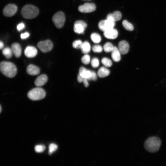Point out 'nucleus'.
<instances>
[{"label": "nucleus", "instance_id": "nucleus-1", "mask_svg": "<svg viewBox=\"0 0 166 166\" xmlns=\"http://www.w3.org/2000/svg\"><path fill=\"white\" fill-rule=\"evenodd\" d=\"M0 69L3 74L10 78L14 77L17 73V69L16 65L9 62H2L0 64Z\"/></svg>", "mask_w": 166, "mask_h": 166}, {"label": "nucleus", "instance_id": "nucleus-2", "mask_svg": "<svg viewBox=\"0 0 166 166\" xmlns=\"http://www.w3.org/2000/svg\"><path fill=\"white\" fill-rule=\"evenodd\" d=\"M161 143V141L159 138L156 137H152L145 141L144 147L148 152L155 153L159 150Z\"/></svg>", "mask_w": 166, "mask_h": 166}, {"label": "nucleus", "instance_id": "nucleus-3", "mask_svg": "<svg viewBox=\"0 0 166 166\" xmlns=\"http://www.w3.org/2000/svg\"><path fill=\"white\" fill-rule=\"evenodd\" d=\"M21 13L23 17L28 19L36 17L39 14V10L36 7L31 5L25 6L22 9Z\"/></svg>", "mask_w": 166, "mask_h": 166}, {"label": "nucleus", "instance_id": "nucleus-4", "mask_svg": "<svg viewBox=\"0 0 166 166\" xmlns=\"http://www.w3.org/2000/svg\"><path fill=\"white\" fill-rule=\"evenodd\" d=\"M46 93L45 90L41 88H37L31 90L28 94V97L33 101H37L45 98Z\"/></svg>", "mask_w": 166, "mask_h": 166}, {"label": "nucleus", "instance_id": "nucleus-5", "mask_svg": "<svg viewBox=\"0 0 166 166\" xmlns=\"http://www.w3.org/2000/svg\"><path fill=\"white\" fill-rule=\"evenodd\" d=\"M52 21L56 28H62L65 21V17L64 13L62 12L57 13L53 16Z\"/></svg>", "mask_w": 166, "mask_h": 166}, {"label": "nucleus", "instance_id": "nucleus-6", "mask_svg": "<svg viewBox=\"0 0 166 166\" xmlns=\"http://www.w3.org/2000/svg\"><path fill=\"white\" fill-rule=\"evenodd\" d=\"M115 22L114 21L107 19L100 21L99 23L98 27L101 31L104 32L114 28L115 25Z\"/></svg>", "mask_w": 166, "mask_h": 166}, {"label": "nucleus", "instance_id": "nucleus-7", "mask_svg": "<svg viewBox=\"0 0 166 166\" xmlns=\"http://www.w3.org/2000/svg\"><path fill=\"white\" fill-rule=\"evenodd\" d=\"M53 46L52 42L49 40L40 41L37 44L39 48L43 53L51 51L53 49Z\"/></svg>", "mask_w": 166, "mask_h": 166}, {"label": "nucleus", "instance_id": "nucleus-8", "mask_svg": "<svg viewBox=\"0 0 166 166\" xmlns=\"http://www.w3.org/2000/svg\"><path fill=\"white\" fill-rule=\"evenodd\" d=\"M87 27V24L84 21H76L74 23V30L76 33L78 34H84Z\"/></svg>", "mask_w": 166, "mask_h": 166}, {"label": "nucleus", "instance_id": "nucleus-9", "mask_svg": "<svg viewBox=\"0 0 166 166\" xmlns=\"http://www.w3.org/2000/svg\"><path fill=\"white\" fill-rule=\"evenodd\" d=\"M96 9V5L93 3H86L80 6L78 8L80 12L84 13H92L95 11Z\"/></svg>", "mask_w": 166, "mask_h": 166}, {"label": "nucleus", "instance_id": "nucleus-10", "mask_svg": "<svg viewBox=\"0 0 166 166\" xmlns=\"http://www.w3.org/2000/svg\"><path fill=\"white\" fill-rule=\"evenodd\" d=\"M17 10V6L15 5L10 4L6 6L3 11L5 16L8 17H11L15 14Z\"/></svg>", "mask_w": 166, "mask_h": 166}, {"label": "nucleus", "instance_id": "nucleus-11", "mask_svg": "<svg viewBox=\"0 0 166 166\" xmlns=\"http://www.w3.org/2000/svg\"><path fill=\"white\" fill-rule=\"evenodd\" d=\"M37 50L36 47L33 46H28L25 50V56L28 58L35 57L37 55Z\"/></svg>", "mask_w": 166, "mask_h": 166}, {"label": "nucleus", "instance_id": "nucleus-12", "mask_svg": "<svg viewBox=\"0 0 166 166\" xmlns=\"http://www.w3.org/2000/svg\"><path fill=\"white\" fill-rule=\"evenodd\" d=\"M104 35L108 39L113 40L118 37V32L116 29L113 28L104 32Z\"/></svg>", "mask_w": 166, "mask_h": 166}, {"label": "nucleus", "instance_id": "nucleus-13", "mask_svg": "<svg viewBox=\"0 0 166 166\" xmlns=\"http://www.w3.org/2000/svg\"><path fill=\"white\" fill-rule=\"evenodd\" d=\"M118 49L121 54L125 55L129 51V44L125 41H121L119 44Z\"/></svg>", "mask_w": 166, "mask_h": 166}, {"label": "nucleus", "instance_id": "nucleus-14", "mask_svg": "<svg viewBox=\"0 0 166 166\" xmlns=\"http://www.w3.org/2000/svg\"><path fill=\"white\" fill-rule=\"evenodd\" d=\"M48 78L47 76L45 74H42L36 79L35 81V85L37 87H40L44 85L47 82Z\"/></svg>", "mask_w": 166, "mask_h": 166}, {"label": "nucleus", "instance_id": "nucleus-15", "mask_svg": "<svg viewBox=\"0 0 166 166\" xmlns=\"http://www.w3.org/2000/svg\"><path fill=\"white\" fill-rule=\"evenodd\" d=\"M11 49L14 55L17 58L20 57L22 53V48L20 44L18 43H14L12 44Z\"/></svg>", "mask_w": 166, "mask_h": 166}, {"label": "nucleus", "instance_id": "nucleus-16", "mask_svg": "<svg viewBox=\"0 0 166 166\" xmlns=\"http://www.w3.org/2000/svg\"><path fill=\"white\" fill-rule=\"evenodd\" d=\"M27 71L28 73L30 75H36L40 73V70L38 66L33 64H30L28 66Z\"/></svg>", "mask_w": 166, "mask_h": 166}, {"label": "nucleus", "instance_id": "nucleus-17", "mask_svg": "<svg viewBox=\"0 0 166 166\" xmlns=\"http://www.w3.org/2000/svg\"><path fill=\"white\" fill-rule=\"evenodd\" d=\"M111 53L112 58L114 61L115 62H118L121 60V54L117 47H114Z\"/></svg>", "mask_w": 166, "mask_h": 166}, {"label": "nucleus", "instance_id": "nucleus-18", "mask_svg": "<svg viewBox=\"0 0 166 166\" xmlns=\"http://www.w3.org/2000/svg\"><path fill=\"white\" fill-rule=\"evenodd\" d=\"M79 74L83 77L88 80L92 75V71L87 70L84 67H81L79 69Z\"/></svg>", "mask_w": 166, "mask_h": 166}, {"label": "nucleus", "instance_id": "nucleus-19", "mask_svg": "<svg viewBox=\"0 0 166 166\" xmlns=\"http://www.w3.org/2000/svg\"><path fill=\"white\" fill-rule=\"evenodd\" d=\"M110 74V70L104 67H101L98 72V76L101 78H103L108 76Z\"/></svg>", "mask_w": 166, "mask_h": 166}, {"label": "nucleus", "instance_id": "nucleus-20", "mask_svg": "<svg viewBox=\"0 0 166 166\" xmlns=\"http://www.w3.org/2000/svg\"><path fill=\"white\" fill-rule=\"evenodd\" d=\"M81 49L82 53L85 54L89 53L91 50V47L89 43L87 41L82 43Z\"/></svg>", "mask_w": 166, "mask_h": 166}, {"label": "nucleus", "instance_id": "nucleus-21", "mask_svg": "<svg viewBox=\"0 0 166 166\" xmlns=\"http://www.w3.org/2000/svg\"><path fill=\"white\" fill-rule=\"evenodd\" d=\"M2 54L7 58L9 59L12 57L13 53L11 48L6 47L3 49Z\"/></svg>", "mask_w": 166, "mask_h": 166}, {"label": "nucleus", "instance_id": "nucleus-22", "mask_svg": "<svg viewBox=\"0 0 166 166\" xmlns=\"http://www.w3.org/2000/svg\"><path fill=\"white\" fill-rule=\"evenodd\" d=\"M123 25L124 28L126 30L132 31L134 30L133 25L126 20H124L123 21Z\"/></svg>", "mask_w": 166, "mask_h": 166}, {"label": "nucleus", "instance_id": "nucleus-23", "mask_svg": "<svg viewBox=\"0 0 166 166\" xmlns=\"http://www.w3.org/2000/svg\"><path fill=\"white\" fill-rule=\"evenodd\" d=\"M91 39L95 43H98L101 42V38L100 36L97 33H93L91 35Z\"/></svg>", "mask_w": 166, "mask_h": 166}, {"label": "nucleus", "instance_id": "nucleus-24", "mask_svg": "<svg viewBox=\"0 0 166 166\" xmlns=\"http://www.w3.org/2000/svg\"><path fill=\"white\" fill-rule=\"evenodd\" d=\"M114 47L111 43L108 42L104 44V49L106 52H111L114 49Z\"/></svg>", "mask_w": 166, "mask_h": 166}, {"label": "nucleus", "instance_id": "nucleus-25", "mask_svg": "<svg viewBox=\"0 0 166 166\" xmlns=\"http://www.w3.org/2000/svg\"><path fill=\"white\" fill-rule=\"evenodd\" d=\"M102 62L105 67H110L112 65L111 61L107 58H103L102 60Z\"/></svg>", "mask_w": 166, "mask_h": 166}, {"label": "nucleus", "instance_id": "nucleus-26", "mask_svg": "<svg viewBox=\"0 0 166 166\" xmlns=\"http://www.w3.org/2000/svg\"><path fill=\"white\" fill-rule=\"evenodd\" d=\"M115 21H117L120 20L122 17L121 13L119 11H115L112 14Z\"/></svg>", "mask_w": 166, "mask_h": 166}, {"label": "nucleus", "instance_id": "nucleus-27", "mask_svg": "<svg viewBox=\"0 0 166 166\" xmlns=\"http://www.w3.org/2000/svg\"><path fill=\"white\" fill-rule=\"evenodd\" d=\"M82 62L85 64L88 65L90 62V57L89 55L85 54L83 56L81 59Z\"/></svg>", "mask_w": 166, "mask_h": 166}, {"label": "nucleus", "instance_id": "nucleus-28", "mask_svg": "<svg viewBox=\"0 0 166 166\" xmlns=\"http://www.w3.org/2000/svg\"><path fill=\"white\" fill-rule=\"evenodd\" d=\"M58 148V146L56 145L55 144H51L49 147L48 153L49 155H51Z\"/></svg>", "mask_w": 166, "mask_h": 166}, {"label": "nucleus", "instance_id": "nucleus-29", "mask_svg": "<svg viewBox=\"0 0 166 166\" xmlns=\"http://www.w3.org/2000/svg\"><path fill=\"white\" fill-rule=\"evenodd\" d=\"M46 147L43 145H37L35 147V150L37 153H41L44 152L46 149Z\"/></svg>", "mask_w": 166, "mask_h": 166}, {"label": "nucleus", "instance_id": "nucleus-30", "mask_svg": "<svg viewBox=\"0 0 166 166\" xmlns=\"http://www.w3.org/2000/svg\"><path fill=\"white\" fill-rule=\"evenodd\" d=\"M82 43L81 40H78L75 41L72 44L73 47L75 49H81Z\"/></svg>", "mask_w": 166, "mask_h": 166}, {"label": "nucleus", "instance_id": "nucleus-31", "mask_svg": "<svg viewBox=\"0 0 166 166\" xmlns=\"http://www.w3.org/2000/svg\"><path fill=\"white\" fill-rule=\"evenodd\" d=\"M91 64L93 67L97 68L99 66L100 64L99 60L97 58H94L92 60Z\"/></svg>", "mask_w": 166, "mask_h": 166}, {"label": "nucleus", "instance_id": "nucleus-32", "mask_svg": "<svg viewBox=\"0 0 166 166\" xmlns=\"http://www.w3.org/2000/svg\"><path fill=\"white\" fill-rule=\"evenodd\" d=\"M92 50L95 53H100L103 51V48L100 45H95L93 46Z\"/></svg>", "mask_w": 166, "mask_h": 166}, {"label": "nucleus", "instance_id": "nucleus-33", "mask_svg": "<svg viewBox=\"0 0 166 166\" xmlns=\"http://www.w3.org/2000/svg\"><path fill=\"white\" fill-rule=\"evenodd\" d=\"M97 79L96 74L93 71H92V75L88 79L89 80L96 81Z\"/></svg>", "mask_w": 166, "mask_h": 166}, {"label": "nucleus", "instance_id": "nucleus-34", "mask_svg": "<svg viewBox=\"0 0 166 166\" xmlns=\"http://www.w3.org/2000/svg\"><path fill=\"white\" fill-rule=\"evenodd\" d=\"M25 27V25L23 23H22L18 25L17 28L18 31H20L24 29Z\"/></svg>", "mask_w": 166, "mask_h": 166}, {"label": "nucleus", "instance_id": "nucleus-35", "mask_svg": "<svg viewBox=\"0 0 166 166\" xmlns=\"http://www.w3.org/2000/svg\"><path fill=\"white\" fill-rule=\"evenodd\" d=\"M29 34L28 32H26L24 33H22L21 35V37L22 39H25L28 38L29 36Z\"/></svg>", "mask_w": 166, "mask_h": 166}, {"label": "nucleus", "instance_id": "nucleus-36", "mask_svg": "<svg viewBox=\"0 0 166 166\" xmlns=\"http://www.w3.org/2000/svg\"><path fill=\"white\" fill-rule=\"evenodd\" d=\"M88 80L87 78H84V81H83L84 86L85 87H87L89 86V84L88 82Z\"/></svg>", "mask_w": 166, "mask_h": 166}, {"label": "nucleus", "instance_id": "nucleus-37", "mask_svg": "<svg viewBox=\"0 0 166 166\" xmlns=\"http://www.w3.org/2000/svg\"><path fill=\"white\" fill-rule=\"evenodd\" d=\"M84 77H81V75L79 74L77 76V80L78 81L79 83H81L83 82V81H84Z\"/></svg>", "mask_w": 166, "mask_h": 166}, {"label": "nucleus", "instance_id": "nucleus-38", "mask_svg": "<svg viewBox=\"0 0 166 166\" xmlns=\"http://www.w3.org/2000/svg\"><path fill=\"white\" fill-rule=\"evenodd\" d=\"M4 46L3 43L2 41H1V42H0V49H3L4 47Z\"/></svg>", "mask_w": 166, "mask_h": 166}, {"label": "nucleus", "instance_id": "nucleus-39", "mask_svg": "<svg viewBox=\"0 0 166 166\" xmlns=\"http://www.w3.org/2000/svg\"><path fill=\"white\" fill-rule=\"evenodd\" d=\"M0 108H1V113L2 111V108L1 106V107H0Z\"/></svg>", "mask_w": 166, "mask_h": 166}, {"label": "nucleus", "instance_id": "nucleus-40", "mask_svg": "<svg viewBox=\"0 0 166 166\" xmlns=\"http://www.w3.org/2000/svg\"><path fill=\"white\" fill-rule=\"evenodd\" d=\"M82 1H91V0H82Z\"/></svg>", "mask_w": 166, "mask_h": 166}]
</instances>
